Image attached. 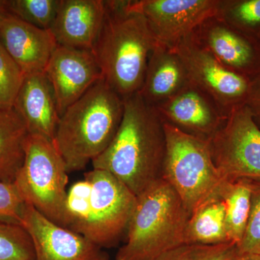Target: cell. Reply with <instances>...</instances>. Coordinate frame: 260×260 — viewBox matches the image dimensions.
<instances>
[{"label": "cell", "instance_id": "obj_7", "mask_svg": "<svg viewBox=\"0 0 260 260\" xmlns=\"http://www.w3.org/2000/svg\"><path fill=\"white\" fill-rule=\"evenodd\" d=\"M208 143L224 181L260 182V128L246 105L233 110Z\"/></svg>", "mask_w": 260, "mask_h": 260}, {"label": "cell", "instance_id": "obj_18", "mask_svg": "<svg viewBox=\"0 0 260 260\" xmlns=\"http://www.w3.org/2000/svg\"><path fill=\"white\" fill-rule=\"evenodd\" d=\"M189 83L185 67L177 52L158 43L149 57L144 81L138 93L155 107Z\"/></svg>", "mask_w": 260, "mask_h": 260}, {"label": "cell", "instance_id": "obj_5", "mask_svg": "<svg viewBox=\"0 0 260 260\" xmlns=\"http://www.w3.org/2000/svg\"><path fill=\"white\" fill-rule=\"evenodd\" d=\"M164 123L167 148L162 178L177 191L191 215L218 194L225 181L214 164L208 140Z\"/></svg>", "mask_w": 260, "mask_h": 260}, {"label": "cell", "instance_id": "obj_1", "mask_svg": "<svg viewBox=\"0 0 260 260\" xmlns=\"http://www.w3.org/2000/svg\"><path fill=\"white\" fill-rule=\"evenodd\" d=\"M120 125L112 143L92 161L138 196L162 178L166 141L164 121L139 93L124 98Z\"/></svg>", "mask_w": 260, "mask_h": 260}, {"label": "cell", "instance_id": "obj_32", "mask_svg": "<svg viewBox=\"0 0 260 260\" xmlns=\"http://www.w3.org/2000/svg\"><path fill=\"white\" fill-rule=\"evenodd\" d=\"M232 260H260V255L255 254H239L234 256Z\"/></svg>", "mask_w": 260, "mask_h": 260}, {"label": "cell", "instance_id": "obj_9", "mask_svg": "<svg viewBox=\"0 0 260 260\" xmlns=\"http://www.w3.org/2000/svg\"><path fill=\"white\" fill-rule=\"evenodd\" d=\"M173 50L182 61L190 82L208 94L225 116L246 105L250 80L225 68L191 34Z\"/></svg>", "mask_w": 260, "mask_h": 260}, {"label": "cell", "instance_id": "obj_23", "mask_svg": "<svg viewBox=\"0 0 260 260\" xmlns=\"http://www.w3.org/2000/svg\"><path fill=\"white\" fill-rule=\"evenodd\" d=\"M60 0H8V11L25 23L49 30L55 19Z\"/></svg>", "mask_w": 260, "mask_h": 260}, {"label": "cell", "instance_id": "obj_4", "mask_svg": "<svg viewBox=\"0 0 260 260\" xmlns=\"http://www.w3.org/2000/svg\"><path fill=\"white\" fill-rule=\"evenodd\" d=\"M190 215L172 185L158 179L137 196L126 241L116 260H153L184 245Z\"/></svg>", "mask_w": 260, "mask_h": 260}, {"label": "cell", "instance_id": "obj_8", "mask_svg": "<svg viewBox=\"0 0 260 260\" xmlns=\"http://www.w3.org/2000/svg\"><path fill=\"white\" fill-rule=\"evenodd\" d=\"M90 185L88 221L81 235L104 247H111L126 232L137 196L110 173L93 169L85 174Z\"/></svg>", "mask_w": 260, "mask_h": 260}, {"label": "cell", "instance_id": "obj_21", "mask_svg": "<svg viewBox=\"0 0 260 260\" xmlns=\"http://www.w3.org/2000/svg\"><path fill=\"white\" fill-rule=\"evenodd\" d=\"M218 194L225 208V229L229 242L237 246L242 241L251 207V187L246 179L225 181Z\"/></svg>", "mask_w": 260, "mask_h": 260}, {"label": "cell", "instance_id": "obj_22", "mask_svg": "<svg viewBox=\"0 0 260 260\" xmlns=\"http://www.w3.org/2000/svg\"><path fill=\"white\" fill-rule=\"evenodd\" d=\"M216 16L232 28L259 41L260 0H220Z\"/></svg>", "mask_w": 260, "mask_h": 260}, {"label": "cell", "instance_id": "obj_19", "mask_svg": "<svg viewBox=\"0 0 260 260\" xmlns=\"http://www.w3.org/2000/svg\"><path fill=\"white\" fill-rule=\"evenodd\" d=\"M28 135L14 108L0 107V181L14 182L23 164Z\"/></svg>", "mask_w": 260, "mask_h": 260}, {"label": "cell", "instance_id": "obj_31", "mask_svg": "<svg viewBox=\"0 0 260 260\" xmlns=\"http://www.w3.org/2000/svg\"><path fill=\"white\" fill-rule=\"evenodd\" d=\"M200 246L184 244L168 251L153 260H195Z\"/></svg>", "mask_w": 260, "mask_h": 260}, {"label": "cell", "instance_id": "obj_30", "mask_svg": "<svg viewBox=\"0 0 260 260\" xmlns=\"http://www.w3.org/2000/svg\"><path fill=\"white\" fill-rule=\"evenodd\" d=\"M246 106L260 128V74L250 80V88Z\"/></svg>", "mask_w": 260, "mask_h": 260}, {"label": "cell", "instance_id": "obj_20", "mask_svg": "<svg viewBox=\"0 0 260 260\" xmlns=\"http://www.w3.org/2000/svg\"><path fill=\"white\" fill-rule=\"evenodd\" d=\"M184 243L201 246L231 243L225 229V203L220 195L207 200L191 214L186 224Z\"/></svg>", "mask_w": 260, "mask_h": 260}, {"label": "cell", "instance_id": "obj_14", "mask_svg": "<svg viewBox=\"0 0 260 260\" xmlns=\"http://www.w3.org/2000/svg\"><path fill=\"white\" fill-rule=\"evenodd\" d=\"M155 109L164 122L208 140L227 119L213 99L191 82Z\"/></svg>", "mask_w": 260, "mask_h": 260}, {"label": "cell", "instance_id": "obj_33", "mask_svg": "<svg viewBox=\"0 0 260 260\" xmlns=\"http://www.w3.org/2000/svg\"><path fill=\"white\" fill-rule=\"evenodd\" d=\"M8 13H9V11H8L7 1L0 0V22Z\"/></svg>", "mask_w": 260, "mask_h": 260}, {"label": "cell", "instance_id": "obj_27", "mask_svg": "<svg viewBox=\"0 0 260 260\" xmlns=\"http://www.w3.org/2000/svg\"><path fill=\"white\" fill-rule=\"evenodd\" d=\"M249 182L251 187L250 212L245 232L237 246V252L260 255V182Z\"/></svg>", "mask_w": 260, "mask_h": 260}, {"label": "cell", "instance_id": "obj_17", "mask_svg": "<svg viewBox=\"0 0 260 260\" xmlns=\"http://www.w3.org/2000/svg\"><path fill=\"white\" fill-rule=\"evenodd\" d=\"M13 108L23 119L29 135L54 140L60 115L55 94L45 73L25 75Z\"/></svg>", "mask_w": 260, "mask_h": 260}, {"label": "cell", "instance_id": "obj_6", "mask_svg": "<svg viewBox=\"0 0 260 260\" xmlns=\"http://www.w3.org/2000/svg\"><path fill=\"white\" fill-rule=\"evenodd\" d=\"M68 173L52 140L29 135L23 164L13 183L25 203L65 228Z\"/></svg>", "mask_w": 260, "mask_h": 260}, {"label": "cell", "instance_id": "obj_12", "mask_svg": "<svg viewBox=\"0 0 260 260\" xmlns=\"http://www.w3.org/2000/svg\"><path fill=\"white\" fill-rule=\"evenodd\" d=\"M201 47L228 69L247 79L260 74V42L232 28L216 15L191 34Z\"/></svg>", "mask_w": 260, "mask_h": 260}, {"label": "cell", "instance_id": "obj_29", "mask_svg": "<svg viewBox=\"0 0 260 260\" xmlns=\"http://www.w3.org/2000/svg\"><path fill=\"white\" fill-rule=\"evenodd\" d=\"M237 253V245L233 243L201 246L195 260H232Z\"/></svg>", "mask_w": 260, "mask_h": 260}, {"label": "cell", "instance_id": "obj_24", "mask_svg": "<svg viewBox=\"0 0 260 260\" xmlns=\"http://www.w3.org/2000/svg\"><path fill=\"white\" fill-rule=\"evenodd\" d=\"M34 244L22 225L0 221V260H34Z\"/></svg>", "mask_w": 260, "mask_h": 260}, {"label": "cell", "instance_id": "obj_28", "mask_svg": "<svg viewBox=\"0 0 260 260\" xmlns=\"http://www.w3.org/2000/svg\"><path fill=\"white\" fill-rule=\"evenodd\" d=\"M25 205L14 183L0 181V221L20 225Z\"/></svg>", "mask_w": 260, "mask_h": 260}, {"label": "cell", "instance_id": "obj_16", "mask_svg": "<svg viewBox=\"0 0 260 260\" xmlns=\"http://www.w3.org/2000/svg\"><path fill=\"white\" fill-rule=\"evenodd\" d=\"M106 13L103 0H60L50 31L59 45L91 50Z\"/></svg>", "mask_w": 260, "mask_h": 260}, {"label": "cell", "instance_id": "obj_11", "mask_svg": "<svg viewBox=\"0 0 260 260\" xmlns=\"http://www.w3.org/2000/svg\"><path fill=\"white\" fill-rule=\"evenodd\" d=\"M20 225L31 238L34 260H109L102 247L54 223L27 203Z\"/></svg>", "mask_w": 260, "mask_h": 260}, {"label": "cell", "instance_id": "obj_3", "mask_svg": "<svg viewBox=\"0 0 260 260\" xmlns=\"http://www.w3.org/2000/svg\"><path fill=\"white\" fill-rule=\"evenodd\" d=\"M123 112L122 98L103 79L64 111L53 142L68 172L82 170L108 148Z\"/></svg>", "mask_w": 260, "mask_h": 260}, {"label": "cell", "instance_id": "obj_15", "mask_svg": "<svg viewBox=\"0 0 260 260\" xmlns=\"http://www.w3.org/2000/svg\"><path fill=\"white\" fill-rule=\"evenodd\" d=\"M0 42L25 75L44 73L58 46L50 30L25 23L10 13L0 22Z\"/></svg>", "mask_w": 260, "mask_h": 260}, {"label": "cell", "instance_id": "obj_2", "mask_svg": "<svg viewBox=\"0 0 260 260\" xmlns=\"http://www.w3.org/2000/svg\"><path fill=\"white\" fill-rule=\"evenodd\" d=\"M130 1H105L106 18L91 49L102 79L122 99L138 93L158 42Z\"/></svg>", "mask_w": 260, "mask_h": 260}, {"label": "cell", "instance_id": "obj_13", "mask_svg": "<svg viewBox=\"0 0 260 260\" xmlns=\"http://www.w3.org/2000/svg\"><path fill=\"white\" fill-rule=\"evenodd\" d=\"M51 84L59 115L102 79L93 52L59 45L44 70Z\"/></svg>", "mask_w": 260, "mask_h": 260}, {"label": "cell", "instance_id": "obj_26", "mask_svg": "<svg viewBox=\"0 0 260 260\" xmlns=\"http://www.w3.org/2000/svg\"><path fill=\"white\" fill-rule=\"evenodd\" d=\"M25 76L0 42V107L13 108Z\"/></svg>", "mask_w": 260, "mask_h": 260}, {"label": "cell", "instance_id": "obj_25", "mask_svg": "<svg viewBox=\"0 0 260 260\" xmlns=\"http://www.w3.org/2000/svg\"><path fill=\"white\" fill-rule=\"evenodd\" d=\"M90 199V183L85 177L70 186L65 203V228L81 234L88 221Z\"/></svg>", "mask_w": 260, "mask_h": 260}, {"label": "cell", "instance_id": "obj_10", "mask_svg": "<svg viewBox=\"0 0 260 260\" xmlns=\"http://www.w3.org/2000/svg\"><path fill=\"white\" fill-rule=\"evenodd\" d=\"M220 0H138L130 8L143 15L158 43L174 49L207 19L216 15Z\"/></svg>", "mask_w": 260, "mask_h": 260}, {"label": "cell", "instance_id": "obj_34", "mask_svg": "<svg viewBox=\"0 0 260 260\" xmlns=\"http://www.w3.org/2000/svg\"><path fill=\"white\" fill-rule=\"evenodd\" d=\"M259 42H260V39H259Z\"/></svg>", "mask_w": 260, "mask_h": 260}]
</instances>
